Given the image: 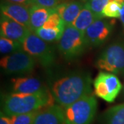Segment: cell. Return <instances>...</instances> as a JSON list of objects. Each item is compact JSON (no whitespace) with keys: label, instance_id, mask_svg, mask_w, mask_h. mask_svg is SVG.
I'll return each instance as SVG.
<instances>
[{"label":"cell","instance_id":"cell-1","mask_svg":"<svg viewBox=\"0 0 124 124\" xmlns=\"http://www.w3.org/2000/svg\"><path fill=\"white\" fill-rule=\"evenodd\" d=\"M91 84L92 78L89 72L76 70L52 80L50 89L55 102L64 108L92 94Z\"/></svg>","mask_w":124,"mask_h":124},{"label":"cell","instance_id":"cell-2","mask_svg":"<svg viewBox=\"0 0 124 124\" xmlns=\"http://www.w3.org/2000/svg\"><path fill=\"white\" fill-rule=\"evenodd\" d=\"M55 101L50 89L32 94L12 93L5 95L2 100V110L11 116L39 111L54 105Z\"/></svg>","mask_w":124,"mask_h":124},{"label":"cell","instance_id":"cell-3","mask_svg":"<svg viewBox=\"0 0 124 124\" xmlns=\"http://www.w3.org/2000/svg\"><path fill=\"white\" fill-rule=\"evenodd\" d=\"M88 47L85 34L70 26H66L62 37L58 41V50L68 61L74 60L85 51Z\"/></svg>","mask_w":124,"mask_h":124},{"label":"cell","instance_id":"cell-4","mask_svg":"<svg viewBox=\"0 0 124 124\" xmlns=\"http://www.w3.org/2000/svg\"><path fill=\"white\" fill-rule=\"evenodd\" d=\"M97 109L93 94L85 96L63 108L66 124H91Z\"/></svg>","mask_w":124,"mask_h":124},{"label":"cell","instance_id":"cell-5","mask_svg":"<svg viewBox=\"0 0 124 124\" xmlns=\"http://www.w3.org/2000/svg\"><path fill=\"white\" fill-rule=\"evenodd\" d=\"M96 66L114 74L124 73V40L116 41L104 49L98 57Z\"/></svg>","mask_w":124,"mask_h":124},{"label":"cell","instance_id":"cell-6","mask_svg":"<svg viewBox=\"0 0 124 124\" xmlns=\"http://www.w3.org/2000/svg\"><path fill=\"white\" fill-rule=\"evenodd\" d=\"M22 45L23 50L35 58L42 66L49 68L54 63L56 55L54 48L35 33L31 32Z\"/></svg>","mask_w":124,"mask_h":124},{"label":"cell","instance_id":"cell-7","mask_svg":"<svg viewBox=\"0 0 124 124\" xmlns=\"http://www.w3.org/2000/svg\"><path fill=\"white\" fill-rule=\"evenodd\" d=\"M35 63V59L23 50L6 55L0 62L2 70L8 75L29 74L33 71Z\"/></svg>","mask_w":124,"mask_h":124},{"label":"cell","instance_id":"cell-8","mask_svg":"<svg viewBox=\"0 0 124 124\" xmlns=\"http://www.w3.org/2000/svg\"><path fill=\"white\" fill-rule=\"evenodd\" d=\"M93 85L95 94L108 103L114 101L122 89L117 76L108 72H100L94 80Z\"/></svg>","mask_w":124,"mask_h":124},{"label":"cell","instance_id":"cell-9","mask_svg":"<svg viewBox=\"0 0 124 124\" xmlns=\"http://www.w3.org/2000/svg\"><path fill=\"white\" fill-rule=\"evenodd\" d=\"M114 22L105 18L96 20L87 28L85 37L88 47H98L109 39L113 31Z\"/></svg>","mask_w":124,"mask_h":124},{"label":"cell","instance_id":"cell-10","mask_svg":"<svg viewBox=\"0 0 124 124\" xmlns=\"http://www.w3.org/2000/svg\"><path fill=\"white\" fill-rule=\"evenodd\" d=\"M1 36L23 43L31 31L25 26L1 15Z\"/></svg>","mask_w":124,"mask_h":124},{"label":"cell","instance_id":"cell-11","mask_svg":"<svg viewBox=\"0 0 124 124\" xmlns=\"http://www.w3.org/2000/svg\"><path fill=\"white\" fill-rule=\"evenodd\" d=\"M30 7L4 1L1 4V15L22 24L31 30Z\"/></svg>","mask_w":124,"mask_h":124},{"label":"cell","instance_id":"cell-12","mask_svg":"<svg viewBox=\"0 0 124 124\" xmlns=\"http://www.w3.org/2000/svg\"><path fill=\"white\" fill-rule=\"evenodd\" d=\"M10 88L13 93L24 94L38 93L48 88L43 84L39 79L31 77L12 79L10 81Z\"/></svg>","mask_w":124,"mask_h":124},{"label":"cell","instance_id":"cell-13","mask_svg":"<svg viewBox=\"0 0 124 124\" xmlns=\"http://www.w3.org/2000/svg\"><path fill=\"white\" fill-rule=\"evenodd\" d=\"M33 124H66L63 108L54 104L37 112Z\"/></svg>","mask_w":124,"mask_h":124},{"label":"cell","instance_id":"cell-14","mask_svg":"<svg viewBox=\"0 0 124 124\" xmlns=\"http://www.w3.org/2000/svg\"><path fill=\"white\" fill-rule=\"evenodd\" d=\"M84 6V4L79 1L72 0L63 2L58 5L55 8L66 26H70L77 17Z\"/></svg>","mask_w":124,"mask_h":124},{"label":"cell","instance_id":"cell-15","mask_svg":"<svg viewBox=\"0 0 124 124\" xmlns=\"http://www.w3.org/2000/svg\"><path fill=\"white\" fill-rule=\"evenodd\" d=\"M56 11V8H49L37 4L32 5L30 7L31 32L35 33L39 28L43 26L50 15Z\"/></svg>","mask_w":124,"mask_h":124},{"label":"cell","instance_id":"cell-16","mask_svg":"<svg viewBox=\"0 0 124 124\" xmlns=\"http://www.w3.org/2000/svg\"><path fill=\"white\" fill-rule=\"evenodd\" d=\"M99 19L101 18L99 17L96 14L94 13L84 4V8L81 10L79 15L72 23V26L85 34L87 28Z\"/></svg>","mask_w":124,"mask_h":124},{"label":"cell","instance_id":"cell-17","mask_svg":"<svg viewBox=\"0 0 124 124\" xmlns=\"http://www.w3.org/2000/svg\"><path fill=\"white\" fill-rule=\"evenodd\" d=\"M65 27H59V28H45L41 27L35 33L41 39L44 40L48 43H53L55 41H59L62 37L63 32L65 30Z\"/></svg>","mask_w":124,"mask_h":124},{"label":"cell","instance_id":"cell-18","mask_svg":"<svg viewBox=\"0 0 124 124\" xmlns=\"http://www.w3.org/2000/svg\"><path fill=\"white\" fill-rule=\"evenodd\" d=\"M105 124H124V103L112 107L104 113Z\"/></svg>","mask_w":124,"mask_h":124},{"label":"cell","instance_id":"cell-19","mask_svg":"<svg viewBox=\"0 0 124 124\" xmlns=\"http://www.w3.org/2000/svg\"><path fill=\"white\" fill-rule=\"evenodd\" d=\"M20 50H23L22 43L1 36L0 38L1 53L7 55Z\"/></svg>","mask_w":124,"mask_h":124},{"label":"cell","instance_id":"cell-20","mask_svg":"<svg viewBox=\"0 0 124 124\" xmlns=\"http://www.w3.org/2000/svg\"><path fill=\"white\" fill-rule=\"evenodd\" d=\"M124 0H113L108 3L103 10V15L110 18L120 17L121 10Z\"/></svg>","mask_w":124,"mask_h":124},{"label":"cell","instance_id":"cell-21","mask_svg":"<svg viewBox=\"0 0 124 124\" xmlns=\"http://www.w3.org/2000/svg\"><path fill=\"white\" fill-rule=\"evenodd\" d=\"M113 0H90L85 5L95 13L99 18L105 17L103 15V10L108 3Z\"/></svg>","mask_w":124,"mask_h":124},{"label":"cell","instance_id":"cell-22","mask_svg":"<svg viewBox=\"0 0 124 124\" xmlns=\"http://www.w3.org/2000/svg\"><path fill=\"white\" fill-rule=\"evenodd\" d=\"M37 112L38 111L11 116V123L12 124H33V121Z\"/></svg>","mask_w":124,"mask_h":124},{"label":"cell","instance_id":"cell-23","mask_svg":"<svg viewBox=\"0 0 124 124\" xmlns=\"http://www.w3.org/2000/svg\"><path fill=\"white\" fill-rule=\"evenodd\" d=\"M63 2V0H32V4L39 5L49 8H55Z\"/></svg>","mask_w":124,"mask_h":124},{"label":"cell","instance_id":"cell-24","mask_svg":"<svg viewBox=\"0 0 124 124\" xmlns=\"http://www.w3.org/2000/svg\"><path fill=\"white\" fill-rule=\"evenodd\" d=\"M5 1L13 3V4H22L31 6L32 5V0H5Z\"/></svg>","mask_w":124,"mask_h":124},{"label":"cell","instance_id":"cell-25","mask_svg":"<svg viewBox=\"0 0 124 124\" xmlns=\"http://www.w3.org/2000/svg\"><path fill=\"white\" fill-rule=\"evenodd\" d=\"M0 124H12L10 116L6 115L3 112H1Z\"/></svg>","mask_w":124,"mask_h":124},{"label":"cell","instance_id":"cell-26","mask_svg":"<svg viewBox=\"0 0 124 124\" xmlns=\"http://www.w3.org/2000/svg\"><path fill=\"white\" fill-rule=\"evenodd\" d=\"M120 19L122 23L124 24V4L122 5L121 7V14H120Z\"/></svg>","mask_w":124,"mask_h":124},{"label":"cell","instance_id":"cell-27","mask_svg":"<svg viewBox=\"0 0 124 124\" xmlns=\"http://www.w3.org/2000/svg\"><path fill=\"white\" fill-rule=\"evenodd\" d=\"M122 96L124 98V87H123V90H122Z\"/></svg>","mask_w":124,"mask_h":124},{"label":"cell","instance_id":"cell-28","mask_svg":"<svg viewBox=\"0 0 124 124\" xmlns=\"http://www.w3.org/2000/svg\"><path fill=\"white\" fill-rule=\"evenodd\" d=\"M81 1H82L83 2H84L85 4V3H87L88 1H90V0H81Z\"/></svg>","mask_w":124,"mask_h":124}]
</instances>
